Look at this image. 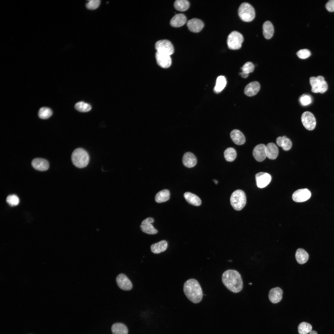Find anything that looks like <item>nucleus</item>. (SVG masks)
Instances as JSON below:
<instances>
[{"instance_id":"17","label":"nucleus","mask_w":334,"mask_h":334,"mask_svg":"<svg viewBox=\"0 0 334 334\" xmlns=\"http://www.w3.org/2000/svg\"><path fill=\"white\" fill-rule=\"evenodd\" d=\"M283 293L282 289L279 287L272 289L268 294L270 301L273 303L279 302L282 299Z\"/></svg>"},{"instance_id":"39","label":"nucleus","mask_w":334,"mask_h":334,"mask_svg":"<svg viewBox=\"0 0 334 334\" xmlns=\"http://www.w3.org/2000/svg\"><path fill=\"white\" fill-rule=\"evenodd\" d=\"M100 3L101 1L99 0H89L88 2L86 4V6L89 9L95 10L99 7Z\"/></svg>"},{"instance_id":"36","label":"nucleus","mask_w":334,"mask_h":334,"mask_svg":"<svg viewBox=\"0 0 334 334\" xmlns=\"http://www.w3.org/2000/svg\"><path fill=\"white\" fill-rule=\"evenodd\" d=\"M52 111L49 108L43 107L40 108L38 111V115L40 118L42 119H46L50 117L52 114Z\"/></svg>"},{"instance_id":"32","label":"nucleus","mask_w":334,"mask_h":334,"mask_svg":"<svg viewBox=\"0 0 334 334\" xmlns=\"http://www.w3.org/2000/svg\"><path fill=\"white\" fill-rule=\"evenodd\" d=\"M174 6L177 11H183L189 8L190 3L186 0H177L174 3Z\"/></svg>"},{"instance_id":"34","label":"nucleus","mask_w":334,"mask_h":334,"mask_svg":"<svg viewBox=\"0 0 334 334\" xmlns=\"http://www.w3.org/2000/svg\"><path fill=\"white\" fill-rule=\"evenodd\" d=\"M312 327L309 323L302 322L298 327V331L299 334H307L312 330Z\"/></svg>"},{"instance_id":"37","label":"nucleus","mask_w":334,"mask_h":334,"mask_svg":"<svg viewBox=\"0 0 334 334\" xmlns=\"http://www.w3.org/2000/svg\"><path fill=\"white\" fill-rule=\"evenodd\" d=\"M254 69V65L252 62H246L241 68L242 72L248 74L253 72Z\"/></svg>"},{"instance_id":"43","label":"nucleus","mask_w":334,"mask_h":334,"mask_svg":"<svg viewBox=\"0 0 334 334\" xmlns=\"http://www.w3.org/2000/svg\"><path fill=\"white\" fill-rule=\"evenodd\" d=\"M240 74L241 75L242 77L244 78H247L249 75V74H246L243 72H240Z\"/></svg>"},{"instance_id":"21","label":"nucleus","mask_w":334,"mask_h":334,"mask_svg":"<svg viewBox=\"0 0 334 334\" xmlns=\"http://www.w3.org/2000/svg\"><path fill=\"white\" fill-rule=\"evenodd\" d=\"M265 150L266 156L269 159H275L278 155V149L276 145L273 143H268L265 146Z\"/></svg>"},{"instance_id":"14","label":"nucleus","mask_w":334,"mask_h":334,"mask_svg":"<svg viewBox=\"0 0 334 334\" xmlns=\"http://www.w3.org/2000/svg\"><path fill=\"white\" fill-rule=\"evenodd\" d=\"M154 221L153 219L151 217H148L143 220L140 226L142 231L149 234H153L156 233L158 232L157 230L154 228L151 224Z\"/></svg>"},{"instance_id":"7","label":"nucleus","mask_w":334,"mask_h":334,"mask_svg":"<svg viewBox=\"0 0 334 334\" xmlns=\"http://www.w3.org/2000/svg\"><path fill=\"white\" fill-rule=\"evenodd\" d=\"M244 41L242 35L237 31L231 32L228 35L227 44L229 49L236 50L240 49Z\"/></svg>"},{"instance_id":"8","label":"nucleus","mask_w":334,"mask_h":334,"mask_svg":"<svg viewBox=\"0 0 334 334\" xmlns=\"http://www.w3.org/2000/svg\"><path fill=\"white\" fill-rule=\"evenodd\" d=\"M157 52L170 56L174 52V49L171 42L167 40H160L157 41L155 45Z\"/></svg>"},{"instance_id":"42","label":"nucleus","mask_w":334,"mask_h":334,"mask_svg":"<svg viewBox=\"0 0 334 334\" xmlns=\"http://www.w3.org/2000/svg\"><path fill=\"white\" fill-rule=\"evenodd\" d=\"M326 7L327 10L331 12L334 11V0H330L327 3Z\"/></svg>"},{"instance_id":"45","label":"nucleus","mask_w":334,"mask_h":334,"mask_svg":"<svg viewBox=\"0 0 334 334\" xmlns=\"http://www.w3.org/2000/svg\"><path fill=\"white\" fill-rule=\"evenodd\" d=\"M213 181L216 184H217L218 182L217 180H213Z\"/></svg>"},{"instance_id":"41","label":"nucleus","mask_w":334,"mask_h":334,"mask_svg":"<svg viewBox=\"0 0 334 334\" xmlns=\"http://www.w3.org/2000/svg\"><path fill=\"white\" fill-rule=\"evenodd\" d=\"M297 54L300 58L305 59L310 56L311 53L308 49H300L298 51Z\"/></svg>"},{"instance_id":"3","label":"nucleus","mask_w":334,"mask_h":334,"mask_svg":"<svg viewBox=\"0 0 334 334\" xmlns=\"http://www.w3.org/2000/svg\"><path fill=\"white\" fill-rule=\"evenodd\" d=\"M71 160L75 166L79 168H84L88 164L89 156L85 150L81 148H78L75 149L73 152Z\"/></svg>"},{"instance_id":"29","label":"nucleus","mask_w":334,"mask_h":334,"mask_svg":"<svg viewBox=\"0 0 334 334\" xmlns=\"http://www.w3.org/2000/svg\"><path fill=\"white\" fill-rule=\"evenodd\" d=\"M113 334H127L128 329L126 326L121 323L113 324L111 327Z\"/></svg>"},{"instance_id":"26","label":"nucleus","mask_w":334,"mask_h":334,"mask_svg":"<svg viewBox=\"0 0 334 334\" xmlns=\"http://www.w3.org/2000/svg\"><path fill=\"white\" fill-rule=\"evenodd\" d=\"M168 247V243L165 240H162L152 244L151 246L152 252L154 254H159L165 251Z\"/></svg>"},{"instance_id":"33","label":"nucleus","mask_w":334,"mask_h":334,"mask_svg":"<svg viewBox=\"0 0 334 334\" xmlns=\"http://www.w3.org/2000/svg\"><path fill=\"white\" fill-rule=\"evenodd\" d=\"M224 156L225 159L228 161H233L237 156V153L235 149L233 148H227L224 152Z\"/></svg>"},{"instance_id":"13","label":"nucleus","mask_w":334,"mask_h":334,"mask_svg":"<svg viewBox=\"0 0 334 334\" xmlns=\"http://www.w3.org/2000/svg\"><path fill=\"white\" fill-rule=\"evenodd\" d=\"M155 58L158 65L163 68H168L171 64L172 60L170 56L156 52Z\"/></svg>"},{"instance_id":"25","label":"nucleus","mask_w":334,"mask_h":334,"mask_svg":"<svg viewBox=\"0 0 334 334\" xmlns=\"http://www.w3.org/2000/svg\"><path fill=\"white\" fill-rule=\"evenodd\" d=\"M263 34L264 37L267 39H270L273 36L274 32V27L269 21L265 22L263 25Z\"/></svg>"},{"instance_id":"28","label":"nucleus","mask_w":334,"mask_h":334,"mask_svg":"<svg viewBox=\"0 0 334 334\" xmlns=\"http://www.w3.org/2000/svg\"><path fill=\"white\" fill-rule=\"evenodd\" d=\"M186 200L189 203L195 206H199L201 204L200 199L197 195L189 192H186L184 194Z\"/></svg>"},{"instance_id":"38","label":"nucleus","mask_w":334,"mask_h":334,"mask_svg":"<svg viewBox=\"0 0 334 334\" xmlns=\"http://www.w3.org/2000/svg\"><path fill=\"white\" fill-rule=\"evenodd\" d=\"M19 201L18 197L15 195H9L6 199V202L11 206L17 205L19 203Z\"/></svg>"},{"instance_id":"27","label":"nucleus","mask_w":334,"mask_h":334,"mask_svg":"<svg viewBox=\"0 0 334 334\" xmlns=\"http://www.w3.org/2000/svg\"><path fill=\"white\" fill-rule=\"evenodd\" d=\"M295 256L297 262L301 264L306 262L309 257L308 253L304 249L301 248L297 250Z\"/></svg>"},{"instance_id":"23","label":"nucleus","mask_w":334,"mask_h":334,"mask_svg":"<svg viewBox=\"0 0 334 334\" xmlns=\"http://www.w3.org/2000/svg\"><path fill=\"white\" fill-rule=\"evenodd\" d=\"M186 21V18L183 14L179 13L174 16L170 21L171 25L174 27H179L184 25Z\"/></svg>"},{"instance_id":"6","label":"nucleus","mask_w":334,"mask_h":334,"mask_svg":"<svg viewBox=\"0 0 334 334\" xmlns=\"http://www.w3.org/2000/svg\"><path fill=\"white\" fill-rule=\"evenodd\" d=\"M310 82L311 85V91L314 93L319 92L323 93L325 92L328 88V85L324 77L321 75L317 77H311L310 78Z\"/></svg>"},{"instance_id":"35","label":"nucleus","mask_w":334,"mask_h":334,"mask_svg":"<svg viewBox=\"0 0 334 334\" xmlns=\"http://www.w3.org/2000/svg\"><path fill=\"white\" fill-rule=\"evenodd\" d=\"M75 108L77 110L82 112H88L92 108L90 104L83 101H79L75 105Z\"/></svg>"},{"instance_id":"40","label":"nucleus","mask_w":334,"mask_h":334,"mask_svg":"<svg viewBox=\"0 0 334 334\" xmlns=\"http://www.w3.org/2000/svg\"><path fill=\"white\" fill-rule=\"evenodd\" d=\"M301 104L303 106H306L310 104L312 101L311 97L307 94L303 95L299 99Z\"/></svg>"},{"instance_id":"20","label":"nucleus","mask_w":334,"mask_h":334,"mask_svg":"<svg viewBox=\"0 0 334 334\" xmlns=\"http://www.w3.org/2000/svg\"><path fill=\"white\" fill-rule=\"evenodd\" d=\"M182 161L184 165L188 168L194 167L197 163L196 157L193 153L190 152H186L184 154Z\"/></svg>"},{"instance_id":"16","label":"nucleus","mask_w":334,"mask_h":334,"mask_svg":"<svg viewBox=\"0 0 334 334\" xmlns=\"http://www.w3.org/2000/svg\"><path fill=\"white\" fill-rule=\"evenodd\" d=\"M187 26L190 31L196 33L200 32L202 30L204 24L203 21L200 19L193 18L187 22Z\"/></svg>"},{"instance_id":"10","label":"nucleus","mask_w":334,"mask_h":334,"mask_svg":"<svg viewBox=\"0 0 334 334\" xmlns=\"http://www.w3.org/2000/svg\"><path fill=\"white\" fill-rule=\"evenodd\" d=\"M311 193L307 189H302L295 191L293 194V200L297 202L305 201L310 198Z\"/></svg>"},{"instance_id":"12","label":"nucleus","mask_w":334,"mask_h":334,"mask_svg":"<svg viewBox=\"0 0 334 334\" xmlns=\"http://www.w3.org/2000/svg\"><path fill=\"white\" fill-rule=\"evenodd\" d=\"M116 281L118 286L122 290L129 291L132 288L131 281L124 274H119L116 277Z\"/></svg>"},{"instance_id":"18","label":"nucleus","mask_w":334,"mask_h":334,"mask_svg":"<svg viewBox=\"0 0 334 334\" xmlns=\"http://www.w3.org/2000/svg\"><path fill=\"white\" fill-rule=\"evenodd\" d=\"M260 88V85L259 82L254 81L246 85L244 88V92L246 96H252L257 94Z\"/></svg>"},{"instance_id":"30","label":"nucleus","mask_w":334,"mask_h":334,"mask_svg":"<svg viewBox=\"0 0 334 334\" xmlns=\"http://www.w3.org/2000/svg\"><path fill=\"white\" fill-rule=\"evenodd\" d=\"M226 84V80L225 76L221 75L216 79V84L213 91L216 93L220 92L225 88Z\"/></svg>"},{"instance_id":"11","label":"nucleus","mask_w":334,"mask_h":334,"mask_svg":"<svg viewBox=\"0 0 334 334\" xmlns=\"http://www.w3.org/2000/svg\"><path fill=\"white\" fill-rule=\"evenodd\" d=\"M257 186L263 188L267 186L270 182L272 177L268 173L260 172L256 173L255 176Z\"/></svg>"},{"instance_id":"2","label":"nucleus","mask_w":334,"mask_h":334,"mask_svg":"<svg viewBox=\"0 0 334 334\" xmlns=\"http://www.w3.org/2000/svg\"><path fill=\"white\" fill-rule=\"evenodd\" d=\"M183 291L188 299L193 303H199L202 300V288L198 281L195 279H190L185 282Z\"/></svg>"},{"instance_id":"22","label":"nucleus","mask_w":334,"mask_h":334,"mask_svg":"<svg viewBox=\"0 0 334 334\" xmlns=\"http://www.w3.org/2000/svg\"><path fill=\"white\" fill-rule=\"evenodd\" d=\"M230 136L233 142L238 145H241L245 142V138L243 134L239 130L234 129L230 133Z\"/></svg>"},{"instance_id":"4","label":"nucleus","mask_w":334,"mask_h":334,"mask_svg":"<svg viewBox=\"0 0 334 334\" xmlns=\"http://www.w3.org/2000/svg\"><path fill=\"white\" fill-rule=\"evenodd\" d=\"M230 203L233 208L236 210H242L246 203V196L244 192L240 190L234 191L230 198Z\"/></svg>"},{"instance_id":"24","label":"nucleus","mask_w":334,"mask_h":334,"mask_svg":"<svg viewBox=\"0 0 334 334\" xmlns=\"http://www.w3.org/2000/svg\"><path fill=\"white\" fill-rule=\"evenodd\" d=\"M276 143L279 146L281 147L285 151L290 150L292 146L291 141L285 135L277 137L276 139Z\"/></svg>"},{"instance_id":"44","label":"nucleus","mask_w":334,"mask_h":334,"mask_svg":"<svg viewBox=\"0 0 334 334\" xmlns=\"http://www.w3.org/2000/svg\"><path fill=\"white\" fill-rule=\"evenodd\" d=\"M309 334H317V332L314 331H311L310 332Z\"/></svg>"},{"instance_id":"9","label":"nucleus","mask_w":334,"mask_h":334,"mask_svg":"<svg viewBox=\"0 0 334 334\" xmlns=\"http://www.w3.org/2000/svg\"><path fill=\"white\" fill-rule=\"evenodd\" d=\"M301 120L304 127L307 130L312 131L316 125V121L314 115L309 111H305L302 114Z\"/></svg>"},{"instance_id":"5","label":"nucleus","mask_w":334,"mask_h":334,"mask_svg":"<svg viewBox=\"0 0 334 334\" xmlns=\"http://www.w3.org/2000/svg\"><path fill=\"white\" fill-rule=\"evenodd\" d=\"M238 15L243 21L249 22L255 17V11L253 7L247 2H243L240 6L238 9Z\"/></svg>"},{"instance_id":"31","label":"nucleus","mask_w":334,"mask_h":334,"mask_svg":"<svg viewBox=\"0 0 334 334\" xmlns=\"http://www.w3.org/2000/svg\"><path fill=\"white\" fill-rule=\"evenodd\" d=\"M170 198V192L167 189L162 190L156 195L155 200L158 203H161L167 201Z\"/></svg>"},{"instance_id":"15","label":"nucleus","mask_w":334,"mask_h":334,"mask_svg":"<svg viewBox=\"0 0 334 334\" xmlns=\"http://www.w3.org/2000/svg\"><path fill=\"white\" fill-rule=\"evenodd\" d=\"M253 155L258 161L261 162L265 159L266 156L265 145L263 144L257 145L254 148Z\"/></svg>"},{"instance_id":"1","label":"nucleus","mask_w":334,"mask_h":334,"mask_svg":"<svg viewBox=\"0 0 334 334\" xmlns=\"http://www.w3.org/2000/svg\"><path fill=\"white\" fill-rule=\"evenodd\" d=\"M222 280L226 287L231 292L238 293L243 288V281L239 273L235 270H226L223 273Z\"/></svg>"},{"instance_id":"19","label":"nucleus","mask_w":334,"mask_h":334,"mask_svg":"<svg viewBox=\"0 0 334 334\" xmlns=\"http://www.w3.org/2000/svg\"><path fill=\"white\" fill-rule=\"evenodd\" d=\"M32 165L35 169L40 171L47 170L49 166L48 161L41 158H36L33 159L32 162Z\"/></svg>"}]
</instances>
